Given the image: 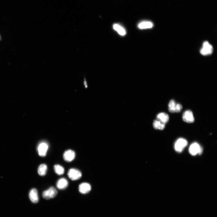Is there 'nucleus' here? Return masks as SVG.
Instances as JSON below:
<instances>
[{
  "instance_id": "nucleus-7",
  "label": "nucleus",
  "mask_w": 217,
  "mask_h": 217,
  "mask_svg": "<svg viewBox=\"0 0 217 217\" xmlns=\"http://www.w3.org/2000/svg\"><path fill=\"white\" fill-rule=\"evenodd\" d=\"M75 152L71 150H68L66 151L63 155L64 160L68 162L72 161L76 157Z\"/></svg>"
},
{
  "instance_id": "nucleus-3",
  "label": "nucleus",
  "mask_w": 217,
  "mask_h": 217,
  "mask_svg": "<svg viewBox=\"0 0 217 217\" xmlns=\"http://www.w3.org/2000/svg\"><path fill=\"white\" fill-rule=\"evenodd\" d=\"M188 144V142L186 139L180 138L176 141L175 144V150L177 152H181L187 145Z\"/></svg>"
},
{
  "instance_id": "nucleus-12",
  "label": "nucleus",
  "mask_w": 217,
  "mask_h": 217,
  "mask_svg": "<svg viewBox=\"0 0 217 217\" xmlns=\"http://www.w3.org/2000/svg\"><path fill=\"white\" fill-rule=\"evenodd\" d=\"M169 115L164 113H161L158 114L157 116L158 120L160 121L161 123L165 124L169 120Z\"/></svg>"
},
{
  "instance_id": "nucleus-17",
  "label": "nucleus",
  "mask_w": 217,
  "mask_h": 217,
  "mask_svg": "<svg viewBox=\"0 0 217 217\" xmlns=\"http://www.w3.org/2000/svg\"><path fill=\"white\" fill-rule=\"evenodd\" d=\"M54 170L56 173L58 175H62L64 174L65 169L64 167L59 165H54Z\"/></svg>"
},
{
  "instance_id": "nucleus-8",
  "label": "nucleus",
  "mask_w": 217,
  "mask_h": 217,
  "mask_svg": "<svg viewBox=\"0 0 217 217\" xmlns=\"http://www.w3.org/2000/svg\"><path fill=\"white\" fill-rule=\"evenodd\" d=\"M183 120L186 123H192L194 121L192 112L191 111L188 110L184 112L182 116Z\"/></svg>"
},
{
  "instance_id": "nucleus-11",
  "label": "nucleus",
  "mask_w": 217,
  "mask_h": 217,
  "mask_svg": "<svg viewBox=\"0 0 217 217\" xmlns=\"http://www.w3.org/2000/svg\"><path fill=\"white\" fill-rule=\"evenodd\" d=\"M29 197L33 203H36L38 202V192L36 189L33 188L31 190L29 194Z\"/></svg>"
},
{
  "instance_id": "nucleus-2",
  "label": "nucleus",
  "mask_w": 217,
  "mask_h": 217,
  "mask_svg": "<svg viewBox=\"0 0 217 217\" xmlns=\"http://www.w3.org/2000/svg\"><path fill=\"white\" fill-rule=\"evenodd\" d=\"M68 175L71 180L76 181L80 179L82 177V174L78 169L72 168L70 169L68 172Z\"/></svg>"
},
{
  "instance_id": "nucleus-16",
  "label": "nucleus",
  "mask_w": 217,
  "mask_h": 217,
  "mask_svg": "<svg viewBox=\"0 0 217 217\" xmlns=\"http://www.w3.org/2000/svg\"><path fill=\"white\" fill-rule=\"evenodd\" d=\"M47 167L45 164H42L39 166L38 169V173L41 176H45L47 171Z\"/></svg>"
},
{
  "instance_id": "nucleus-10",
  "label": "nucleus",
  "mask_w": 217,
  "mask_h": 217,
  "mask_svg": "<svg viewBox=\"0 0 217 217\" xmlns=\"http://www.w3.org/2000/svg\"><path fill=\"white\" fill-rule=\"evenodd\" d=\"M68 182L65 178H62L59 179L57 183V187L60 190L66 189L68 186Z\"/></svg>"
},
{
  "instance_id": "nucleus-5",
  "label": "nucleus",
  "mask_w": 217,
  "mask_h": 217,
  "mask_svg": "<svg viewBox=\"0 0 217 217\" xmlns=\"http://www.w3.org/2000/svg\"><path fill=\"white\" fill-rule=\"evenodd\" d=\"M48 145L46 142H43L39 144L38 147V151L39 155L40 157L46 156L47 150H48Z\"/></svg>"
},
{
  "instance_id": "nucleus-1",
  "label": "nucleus",
  "mask_w": 217,
  "mask_h": 217,
  "mask_svg": "<svg viewBox=\"0 0 217 217\" xmlns=\"http://www.w3.org/2000/svg\"><path fill=\"white\" fill-rule=\"evenodd\" d=\"M57 194L58 192L57 189L53 187H51L43 192L42 196L44 199L49 200L56 197Z\"/></svg>"
},
{
  "instance_id": "nucleus-9",
  "label": "nucleus",
  "mask_w": 217,
  "mask_h": 217,
  "mask_svg": "<svg viewBox=\"0 0 217 217\" xmlns=\"http://www.w3.org/2000/svg\"><path fill=\"white\" fill-rule=\"evenodd\" d=\"M91 186L89 183L86 182L81 183L79 186V191L81 194L87 193L91 191Z\"/></svg>"
},
{
  "instance_id": "nucleus-6",
  "label": "nucleus",
  "mask_w": 217,
  "mask_h": 217,
  "mask_svg": "<svg viewBox=\"0 0 217 217\" xmlns=\"http://www.w3.org/2000/svg\"><path fill=\"white\" fill-rule=\"evenodd\" d=\"M213 48L212 45L208 42H205L203 43L202 48L200 50V53L203 55H210L212 53Z\"/></svg>"
},
{
  "instance_id": "nucleus-4",
  "label": "nucleus",
  "mask_w": 217,
  "mask_h": 217,
  "mask_svg": "<svg viewBox=\"0 0 217 217\" xmlns=\"http://www.w3.org/2000/svg\"><path fill=\"white\" fill-rule=\"evenodd\" d=\"M189 151L191 154L195 156L198 154H201L203 152V149L198 143L195 142L190 146Z\"/></svg>"
},
{
  "instance_id": "nucleus-13",
  "label": "nucleus",
  "mask_w": 217,
  "mask_h": 217,
  "mask_svg": "<svg viewBox=\"0 0 217 217\" xmlns=\"http://www.w3.org/2000/svg\"><path fill=\"white\" fill-rule=\"evenodd\" d=\"M153 23L149 21H144L140 23L138 25V28L141 29H150L153 26Z\"/></svg>"
},
{
  "instance_id": "nucleus-19",
  "label": "nucleus",
  "mask_w": 217,
  "mask_h": 217,
  "mask_svg": "<svg viewBox=\"0 0 217 217\" xmlns=\"http://www.w3.org/2000/svg\"><path fill=\"white\" fill-rule=\"evenodd\" d=\"M182 108V105L179 104H177L176 105V112L179 113L180 112Z\"/></svg>"
},
{
  "instance_id": "nucleus-14",
  "label": "nucleus",
  "mask_w": 217,
  "mask_h": 217,
  "mask_svg": "<svg viewBox=\"0 0 217 217\" xmlns=\"http://www.w3.org/2000/svg\"><path fill=\"white\" fill-rule=\"evenodd\" d=\"M114 29L117 31L120 35L124 36L126 35V31L125 29L120 25L115 24L113 25Z\"/></svg>"
},
{
  "instance_id": "nucleus-15",
  "label": "nucleus",
  "mask_w": 217,
  "mask_h": 217,
  "mask_svg": "<svg viewBox=\"0 0 217 217\" xmlns=\"http://www.w3.org/2000/svg\"><path fill=\"white\" fill-rule=\"evenodd\" d=\"M153 125L155 129L160 130H163L165 126V124L161 123L157 120L154 121Z\"/></svg>"
},
{
  "instance_id": "nucleus-18",
  "label": "nucleus",
  "mask_w": 217,
  "mask_h": 217,
  "mask_svg": "<svg viewBox=\"0 0 217 217\" xmlns=\"http://www.w3.org/2000/svg\"><path fill=\"white\" fill-rule=\"evenodd\" d=\"M177 104L175 101L173 100H171L169 104V112L171 113L176 112V106Z\"/></svg>"
}]
</instances>
